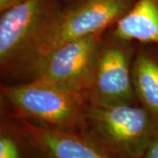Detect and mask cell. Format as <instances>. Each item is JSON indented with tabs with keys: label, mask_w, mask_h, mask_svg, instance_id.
<instances>
[{
	"label": "cell",
	"mask_w": 158,
	"mask_h": 158,
	"mask_svg": "<svg viewBox=\"0 0 158 158\" xmlns=\"http://www.w3.org/2000/svg\"><path fill=\"white\" fill-rule=\"evenodd\" d=\"M136 51V41L119 37L112 31L102 36L90 101L98 106H115L139 103L132 81V69Z\"/></svg>",
	"instance_id": "4"
},
{
	"label": "cell",
	"mask_w": 158,
	"mask_h": 158,
	"mask_svg": "<svg viewBox=\"0 0 158 158\" xmlns=\"http://www.w3.org/2000/svg\"><path fill=\"white\" fill-rule=\"evenodd\" d=\"M142 158H158V133L148 144Z\"/></svg>",
	"instance_id": "11"
},
{
	"label": "cell",
	"mask_w": 158,
	"mask_h": 158,
	"mask_svg": "<svg viewBox=\"0 0 158 158\" xmlns=\"http://www.w3.org/2000/svg\"><path fill=\"white\" fill-rule=\"evenodd\" d=\"M136 1L84 0L74 8L65 9L58 46L70 40L103 34L113 28L129 12Z\"/></svg>",
	"instance_id": "6"
},
{
	"label": "cell",
	"mask_w": 158,
	"mask_h": 158,
	"mask_svg": "<svg viewBox=\"0 0 158 158\" xmlns=\"http://www.w3.org/2000/svg\"><path fill=\"white\" fill-rule=\"evenodd\" d=\"M24 122L46 158H108L78 132L51 129L27 120Z\"/></svg>",
	"instance_id": "7"
},
{
	"label": "cell",
	"mask_w": 158,
	"mask_h": 158,
	"mask_svg": "<svg viewBox=\"0 0 158 158\" xmlns=\"http://www.w3.org/2000/svg\"><path fill=\"white\" fill-rule=\"evenodd\" d=\"M62 1L65 6V9H71L78 6L84 0H62Z\"/></svg>",
	"instance_id": "13"
},
{
	"label": "cell",
	"mask_w": 158,
	"mask_h": 158,
	"mask_svg": "<svg viewBox=\"0 0 158 158\" xmlns=\"http://www.w3.org/2000/svg\"><path fill=\"white\" fill-rule=\"evenodd\" d=\"M0 158H46L24 120L1 107Z\"/></svg>",
	"instance_id": "9"
},
{
	"label": "cell",
	"mask_w": 158,
	"mask_h": 158,
	"mask_svg": "<svg viewBox=\"0 0 158 158\" xmlns=\"http://www.w3.org/2000/svg\"><path fill=\"white\" fill-rule=\"evenodd\" d=\"M64 14L62 0H22L0 13L1 85L39 78L58 46Z\"/></svg>",
	"instance_id": "1"
},
{
	"label": "cell",
	"mask_w": 158,
	"mask_h": 158,
	"mask_svg": "<svg viewBox=\"0 0 158 158\" xmlns=\"http://www.w3.org/2000/svg\"><path fill=\"white\" fill-rule=\"evenodd\" d=\"M132 81L139 103L158 124V46L136 42Z\"/></svg>",
	"instance_id": "8"
},
{
	"label": "cell",
	"mask_w": 158,
	"mask_h": 158,
	"mask_svg": "<svg viewBox=\"0 0 158 158\" xmlns=\"http://www.w3.org/2000/svg\"><path fill=\"white\" fill-rule=\"evenodd\" d=\"M108 158H142L158 124L140 103L98 106L90 103L78 132Z\"/></svg>",
	"instance_id": "2"
},
{
	"label": "cell",
	"mask_w": 158,
	"mask_h": 158,
	"mask_svg": "<svg viewBox=\"0 0 158 158\" xmlns=\"http://www.w3.org/2000/svg\"><path fill=\"white\" fill-rule=\"evenodd\" d=\"M90 104L88 94L40 79L0 86V107L20 119L51 129L79 132Z\"/></svg>",
	"instance_id": "3"
},
{
	"label": "cell",
	"mask_w": 158,
	"mask_h": 158,
	"mask_svg": "<svg viewBox=\"0 0 158 158\" xmlns=\"http://www.w3.org/2000/svg\"><path fill=\"white\" fill-rule=\"evenodd\" d=\"M22 0H0V13L20 3Z\"/></svg>",
	"instance_id": "12"
},
{
	"label": "cell",
	"mask_w": 158,
	"mask_h": 158,
	"mask_svg": "<svg viewBox=\"0 0 158 158\" xmlns=\"http://www.w3.org/2000/svg\"><path fill=\"white\" fill-rule=\"evenodd\" d=\"M112 31L124 39L158 46V0H137Z\"/></svg>",
	"instance_id": "10"
},
{
	"label": "cell",
	"mask_w": 158,
	"mask_h": 158,
	"mask_svg": "<svg viewBox=\"0 0 158 158\" xmlns=\"http://www.w3.org/2000/svg\"><path fill=\"white\" fill-rule=\"evenodd\" d=\"M103 34L86 35L60 44L37 79L89 95Z\"/></svg>",
	"instance_id": "5"
}]
</instances>
